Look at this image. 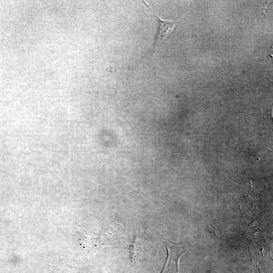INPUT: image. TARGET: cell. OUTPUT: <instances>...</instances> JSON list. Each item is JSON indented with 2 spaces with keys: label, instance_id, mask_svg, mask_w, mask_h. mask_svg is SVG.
Instances as JSON below:
<instances>
[{
  "label": "cell",
  "instance_id": "1",
  "mask_svg": "<svg viewBox=\"0 0 273 273\" xmlns=\"http://www.w3.org/2000/svg\"><path fill=\"white\" fill-rule=\"evenodd\" d=\"M74 240H84L86 242L81 245H91L90 252L93 253L105 245H115L119 241L117 236V232L113 227H110L101 233L78 232L74 235Z\"/></svg>",
  "mask_w": 273,
  "mask_h": 273
},
{
  "label": "cell",
  "instance_id": "2",
  "mask_svg": "<svg viewBox=\"0 0 273 273\" xmlns=\"http://www.w3.org/2000/svg\"><path fill=\"white\" fill-rule=\"evenodd\" d=\"M166 244L168 254L166 261L160 273H178V261L181 254L186 250L179 244L171 242Z\"/></svg>",
  "mask_w": 273,
  "mask_h": 273
},
{
  "label": "cell",
  "instance_id": "3",
  "mask_svg": "<svg viewBox=\"0 0 273 273\" xmlns=\"http://www.w3.org/2000/svg\"><path fill=\"white\" fill-rule=\"evenodd\" d=\"M157 20V29L155 39V51L157 47L159 46L165 37L171 33L177 22V20L174 21H166L161 19L156 13H154Z\"/></svg>",
  "mask_w": 273,
  "mask_h": 273
},
{
  "label": "cell",
  "instance_id": "4",
  "mask_svg": "<svg viewBox=\"0 0 273 273\" xmlns=\"http://www.w3.org/2000/svg\"><path fill=\"white\" fill-rule=\"evenodd\" d=\"M142 240L141 232L140 231L135 235L133 242L129 247L130 252V267H133L140 257L141 248L143 246Z\"/></svg>",
  "mask_w": 273,
  "mask_h": 273
},
{
  "label": "cell",
  "instance_id": "5",
  "mask_svg": "<svg viewBox=\"0 0 273 273\" xmlns=\"http://www.w3.org/2000/svg\"><path fill=\"white\" fill-rule=\"evenodd\" d=\"M73 270H71L70 273H93L90 267H86L83 268H76L73 267Z\"/></svg>",
  "mask_w": 273,
  "mask_h": 273
}]
</instances>
